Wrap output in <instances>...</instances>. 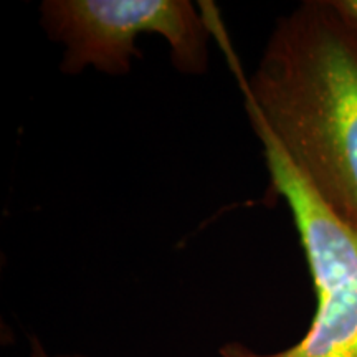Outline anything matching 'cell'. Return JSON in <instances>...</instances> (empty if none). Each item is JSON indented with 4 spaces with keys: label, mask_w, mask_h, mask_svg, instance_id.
I'll list each match as a JSON object with an SVG mask.
<instances>
[{
    "label": "cell",
    "mask_w": 357,
    "mask_h": 357,
    "mask_svg": "<svg viewBox=\"0 0 357 357\" xmlns=\"http://www.w3.org/2000/svg\"><path fill=\"white\" fill-rule=\"evenodd\" d=\"M250 119L357 231V22L334 0H306L276 22L242 79Z\"/></svg>",
    "instance_id": "1"
},
{
    "label": "cell",
    "mask_w": 357,
    "mask_h": 357,
    "mask_svg": "<svg viewBox=\"0 0 357 357\" xmlns=\"http://www.w3.org/2000/svg\"><path fill=\"white\" fill-rule=\"evenodd\" d=\"M42 24L65 45L61 71L78 75L93 68L123 77L132 58H141L136 38L160 35L171 47L181 73L202 75L208 66V22L187 0H47Z\"/></svg>",
    "instance_id": "3"
},
{
    "label": "cell",
    "mask_w": 357,
    "mask_h": 357,
    "mask_svg": "<svg viewBox=\"0 0 357 357\" xmlns=\"http://www.w3.org/2000/svg\"><path fill=\"white\" fill-rule=\"evenodd\" d=\"M270 184L291 212L316 294L310 328L288 349L261 354L242 342L222 346V357H357V231L316 194L271 134L253 121Z\"/></svg>",
    "instance_id": "2"
},
{
    "label": "cell",
    "mask_w": 357,
    "mask_h": 357,
    "mask_svg": "<svg viewBox=\"0 0 357 357\" xmlns=\"http://www.w3.org/2000/svg\"><path fill=\"white\" fill-rule=\"evenodd\" d=\"M334 6L349 19L357 22V0H334Z\"/></svg>",
    "instance_id": "4"
},
{
    "label": "cell",
    "mask_w": 357,
    "mask_h": 357,
    "mask_svg": "<svg viewBox=\"0 0 357 357\" xmlns=\"http://www.w3.org/2000/svg\"><path fill=\"white\" fill-rule=\"evenodd\" d=\"M30 342H32V352H30V357H52L45 352L42 344H40L37 339L33 337ZM58 357H82V356H58Z\"/></svg>",
    "instance_id": "5"
}]
</instances>
